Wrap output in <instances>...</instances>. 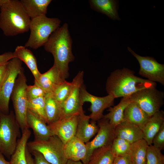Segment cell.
I'll return each instance as SVG.
<instances>
[{
    "instance_id": "cb8c5ba5",
    "label": "cell",
    "mask_w": 164,
    "mask_h": 164,
    "mask_svg": "<svg viewBox=\"0 0 164 164\" xmlns=\"http://www.w3.org/2000/svg\"><path fill=\"white\" fill-rule=\"evenodd\" d=\"M20 2L31 19L45 15L51 0H21Z\"/></svg>"
},
{
    "instance_id": "d4e9b609",
    "label": "cell",
    "mask_w": 164,
    "mask_h": 164,
    "mask_svg": "<svg viewBox=\"0 0 164 164\" xmlns=\"http://www.w3.org/2000/svg\"><path fill=\"white\" fill-rule=\"evenodd\" d=\"M131 102L129 96L122 97L117 105L109 108V113L104 115L103 118L108 119L110 123L115 127L124 121V111Z\"/></svg>"
},
{
    "instance_id": "9c48e42d",
    "label": "cell",
    "mask_w": 164,
    "mask_h": 164,
    "mask_svg": "<svg viewBox=\"0 0 164 164\" xmlns=\"http://www.w3.org/2000/svg\"><path fill=\"white\" fill-rule=\"evenodd\" d=\"M129 97L150 117L160 111L164 104V93L156 87L140 90Z\"/></svg>"
},
{
    "instance_id": "30bf717a",
    "label": "cell",
    "mask_w": 164,
    "mask_h": 164,
    "mask_svg": "<svg viewBox=\"0 0 164 164\" xmlns=\"http://www.w3.org/2000/svg\"><path fill=\"white\" fill-rule=\"evenodd\" d=\"M98 121L99 129L96 135L92 141L85 143L87 152L84 164H87L95 150L111 145L116 138L115 127L110 123L108 119L103 118Z\"/></svg>"
},
{
    "instance_id": "44dd1931",
    "label": "cell",
    "mask_w": 164,
    "mask_h": 164,
    "mask_svg": "<svg viewBox=\"0 0 164 164\" xmlns=\"http://www.w3.org/2000/svg\"><path fill=\"white\" fill-rule=\"evenodd\" d=\"M150 117L133 101L129 104L124 113V121L136 125L141 129Z\"/></svg>"
},
{
    "instance_id": "7c38bea8",
    "label": "cell",
    "mask_w": 164,
    "mask_h": 164,
    "mask_svg": "<svg viewBox=\"0 0 164 164\" xmlns=\"http://www.w3.org/2000/svg\"><path fill=\"white\" fill-rule=\"evenodd\" d=\"M80 99L82 105L86 102L91 103L90 110L91 113L89 115L91 120L96 121L103 118L104 110L114 104L115 98L110 94L102 97L94 95L87 91L83 84L80 89Z\"/></svg>"
},
{
    "instance_id": "4fadbf2b",
    "label": "cell",
    "mask_w": 164,
    "mask_h": 164,
    "mask_svg": "<svg viewBox=\"0 0 164 164\" xmlns=\"http://www.w3.org/2000/svg\"><path fill=\"white\" fill-rule=\"evenodd\" d=\"M84 72L80 71L73 79V86L67 98L61 106L60 118L74 115L84 111L80 99V91L83 84Z\"/></svg>"
},
{
    "instance_id": "7a4b0ae2",
    "label": "cell",
    "mask_w": 164,
    "mask_h": 164,
    "mask_svg": "<svg viewBox=\"0 0 164 164\" xmlns=\"http://www.w3.org/2000/svg\"><path fill=\"white\" fill-rule=\"evenodd\" d=\"M156 84L135 75V72L124 67L112 72L107 79L106 89L108 94L115 98L129 96L140 90L156 87Z\"/></svg>"
},
{
    "instance_id": "6da1fadb",
    "label": "cell",
    "mask_w": 164,
    "mask_h": 164,
    "mask_svg": "<svg viewBox=\"0 0 164 164\" xmlns=\"http://www.w3.org/2000/svg\"><path fill=\"white\" fill-rule=\"evenodd\" d=\"M72 45L68 25L65 23L52 33L43 46L45 50L53 55V65L65 79L68 75L69 64L74 60Z\"/></svg>"
},
{
    "instance_id": "1f68e13d",
    "label": "cell",
    "mask_w": 164,
    "mask_h": 164,
    "mask_svg": "<svg viewBox=\"0 0 164 164\" xmlns=\"http://www.w3.org/2000/svg\"><path fill=\"white\" fill-rule=\"evenodd\" d=\"M131 144L125 139L115 138L111 145V149L115 157L121 156L130 152Z\"/></svg>"
},
{
    "instance_id": "52a82bcc",
    "label": "cell",
    "mask_w": 164,
    "mask_h": 164,
    "mask_svg": "<svg viewBox=\"0 0 164 164\" xmlns=\"http://www.w3.org/2000/svg\"><path fill=\"white\" fill-rule=\"evenodd\" d=\"M27 86L23 70L17 77L10 97L13 103L15 119L22 133L29 129L27 122L28 108L26 90Z\"/></svg>"
},
{
    "instance_id": "b9f144b4",
    "label": "cell",
    "mask_w": 164,
    "mask_h": 164,
    "mask_svg": "<svg viewBox=\"0 0 164 164\" xmlns=\"http://www.w3.org/2000/svg\"><path fill=\"white\" fill-rule=\"evenodd\" d=\"M66 164H84L81 161H73L68 160Z\"/></svg>"
},
{
    "instance_id": "74e56055",
    "label": "cell",
    "mask_w": 164,
    "mask_h": 164,
    "mask_svg": "<svg viewBox=\"0 0 164 164\" xmlns=\"http://www.w3.org/2000/svg\"><path fill=\"white\" fill-rule=\"evenodd\" d=\"M15 57L13 53L12 52H5L0 55V65L8 62L12 59Z\"/></svg>"
},
{
    "instance_id": "484cf974",
    "label": "cell",
    "mask_w": 164,
    "mask_h": 164,
    "mask_svg": "<svg viewBox=\"0 0 164 164\" xmlns=\"http://www.w3.org/2000/svg\"><path fill=\"white\" fill-rule=\"evenodd\" d=\"M31 135V132L27 129L22 133L21 137L18 140L15 152L10 158L11 164H27L26 158L27 144Z\"/></svg>"
},
{
    "instance_id": "ac0fdd59",
    "label": "cell",
    "mask_w": 164,
    "mask_h": 164,
    "mask_svg": "<svg viewBox=\"0 0 164 164\" xmlns=\"http://www.w3.org/2000/svg\"><path fill=\"white\" fill-rule=\"evenodd\" d=\"M27 122L29 128H31L33 131L35 140H46L53 135L46 122L28 109L27 113Z\"/></svg>"
},
{
    "instance_id": "8d00e7d4",
    "label": "cell",
    "mask_w": 164,
    "mask_h": 164,
    "mask_svg": "<svg viewBox=\"0 0 164 164\" xmlns=\"http://www.w3.org/2000/svg\"><path fill=\"white\" fill-rule=\"evenodd\" d=\"M34 156V164H51L46 161L42 155L36 151H31Z\"/></svg>"
},
{
    "instance_id": "5bb4252c",
    "label": "cell",
    "mask_w": 164,
    "mask_h": 164,
    "mask_svg": "<svg viewBox=\"0 0 164 164\" xmlns=\"http://www.w3.org/2000/svg\"><path fill=\"white\" fill-rule=\"evenodd\" d=\"M78 115L61 118L48 125L53 135L57 136L63 145L75 136Z\"/></svg>"
},
{
    "instance_id": "603a6c76",
    "label": "cell",
    "mask_w": 164,
    "mask_h": 164,
    "mask_svg": "<svg viewBox=\"0 0 164 164\" xmlns=\"http://www.w3.org/2000/svg\"><path fill=\"white\" fill-rule=\"evenodd\" d=\"M15 57L24 62L29 68L37 80L41 73L39 71L36 58L32 53L25 46H19L13 52Z\"/></svg>"
},
{
    "instance_id": "60d3db41",
    "label": "cell",
    "mask_w": 164,
    "mask_h": 164,
    "mask_svg": "<svg viewBox=\"0 0 164 164\" xmlns=\"http://www.w3.org/2000/svg\"><path fill=\"white\" fill-rule=\"evenodd\" d=\"M0 164H11L10 162L6 161L4 155L0 152Z\"/></svg>"
},
{
    "instance_id": "f35d334b",
    "label": "cell",
    "mask_w": 164,
    "mask_h": 164,
    "mask_svg": "<svg viewBox=\"0 0 164 164\" xmlns=\"http://www.w3.org/2000/svg\"><path fill=\"white\" fill-rule=\"evenodd\" d=\"M8 62L0 65V87L6 75Z\"/></svg>"
},
{
    "instance_id": "836d02e7",
    "label": "cell",
    "mask_w": 164,
    "mask_h": 164,
    "mask_svg": "<svg viewBox=\"0 0 164 164\" xmlns=\"http://www.w3.org/2000/svg\"><path fill=\"white\" fill-rule=\"evenodd\" d=\"M26 94L27 100H29L45 97L46 93L40 87L34 84L32 85H27Z\"/></svg>"
},
{
    "instance_id": "d590c367",
    "label": "cell",
    "mask_w": 164,
    "mask_h": 164,
    "mask_svg": "<svg viewBox=\"0 0 164 164\" xmlns=\"http://www.w3.org/2000/svg\"><path fill=\"white\" fill-rule=\"evenodd\" d=\"M113 164H135L130 153L125 155L116 156Z\"/></svg>"
},
{
    "instance_id": "83f0119b",
    "label": "cell",
    "mask_w": 164,
    "mask_h": 164,
    "mask_svg": "<svg viewBox=\"0 0 164 164\" xmlns=\"http://www.w3.org/2000/svg\"><path fill=\"white\" fill-rule=\"evenodd\" d=\"M111 145L103 146L95 150L87 164H113L115 156Z\"/></svg>"
},
{
    "instance_id": "5b68a950",
    "label": "cell",
    "mask_w": 164,
    "mask_h": 164,
    "mask_svg": "<svg viewBox=\"0 0 164 164\" xmlns=\"http://www.w3.org/2000/svg\"><path fill=\"white\" fill-rule=\"evenodd\" d=\"M20 129L12 111L8 114L0 112V152L8 158L16 149L17 138L21 137Z\"/></svg>"
},
{
    "instance_id": "d6a6232c",
    "label": "cell",
    "mask_w": 164,
    "mask_h": 164,
    "mask_svg": "<svg viewBox=\"0 0 164 164\" xmlns=\"http://www.w3.org/2000/svg\"><path fill=\"white\" fill-rule=\"evenodd\" d=\"M146 164H164V155L161 150L152 145L148 146Z\"/></svg>"
},
{
    "instance_id": "ab89813d",
    "label": "cell",
    "mask_w": 164,
    "mask_h": 164,
    "mask_svg": "<svg viewBox=\"0 0 164 164\" xmlns=\"http://www.w3.org/2000/svg\"><path fill=\"white\" fill-rule=\"evenodd\" d=\"M26 155L27 164H34L33 158L27 147L26 149Z\"/></svg>"
},
{
    "instance_id": "7402d4cb",
    "label": "cell",
    "mask_w": 164,
    "mask_h": 164,
    "mask_svg": "<svg viewBox=\"0 0 164 164\" xmlns=\"http://www.w3.org/2000/svg\"><path fill=\"white\" fill-rule=\"evenodd\" d=\"M118 1L114 0H90V7L114 20H121L118 12Z\"/></svg>"
},
{
    "instance_id": "4dcf8cb0",
    "label": "cell",
    "mask_w": 164,
    "mask_h": 164,
    "mask_svg": "<svg viewBox=\"0 0 164 164\" xmlns=\"http://www.w3.org/2000/svg\"><path fill=\"white\" fill-rule=\"evenodd\" d=\"M27 107L28 109L36 114L47 124L45 109V97L27 100Z\"/></svg>"
},
{
    "instance_id": "8992f818",
    "label": "cell",
    "mask_w": 164,
    "mask_h": 164,
    "mask_svg": "<svg viewBox=\"0 0 164 164\" xmlns=\"http://www.w3.org/2000/svg\"><path fill=\"white\" fill-rule=\"evenodd\" d=\"M63 146L60 139L54 135L46 140L34 139L27 144L29 150L39 152L51 164H66L68 160L64 154Z\"/></svg>"
},
{
    "instance_id": "e575fe53",
    "label": "cell",
    "mask_w": 164,
    "mask_h": 164,
    "mask_svg": "<svg viewBox=\"0 0 164 164\" xmlns=\"http://www.w3.org/2000/svg\"><path fill=\"white\" fill-rule=\"evenodd\" d=\"M153 145L162 150L164 149V123L154 137L152 141Z\"/></svg>"
},
{
    "instance_id": "277c9868",
    "label": "cell",
    "mask_w": 164,
    "mask_h": 164,
    "mask_svg": "<svg viewBox=\"0 0 164 164\" xmlns=\"http://www.w3.org/2000/svg\"><path fill=\"white\" fill-rule=\"evenodd\" d=\"M60 23L59 19L48 18L46 15L31 19L30 34L25 46L34 49L43 46L52 33L60 26Z\"/></svg>"
},
{
    "instance_id": "ba28073f",
    "label": "cell",
    "mask_w": 164,
    "mask_h": 164,
    "mask_svg": "<svg viewBox=\"0 0 164 164\" xmlns=\"http://www.w3.org/2000/svg\"><path fill=\"white\" fill-rule=\"evenodd\" d=\"M22 63L19 59L14 57L7 63L6 73L0 87V112L9 113V102L16 79L23 70Z\"/></svg>"
},
{
    "instance_id": "4316f807",
    "label": "cell",
    "mask_w": 164,
    "mask_h": 164,
    "mask_svg": "<svg viewBox=\"0 0 164 164\" xmlns=\"http://www.w3.org/2000/svg\"><path fill=\"white\" fill-rule=\"evenodd\" d=\"M45 99V112L48 125L60 119L61 108L52 93H46Z\"/></svg>"
},
{
    "instance_id": "ffe728a7",
    "label": "cell",
    "mask_w": 164,
    "mask_h": 164,
    "mask_svg": "<svg viewBox=\"0 0 164 164\" xmlns=\"http://www.w3.org/2000/svg\"><path fill=\"white\" fill-rule=\"evenodd\" d=\"M164 123V112L160 110L151 116L141 129L143 139L148 145H152L153 139Z\"/></svg>"
},
{
    "instance_id": "f1b7e54d",
    "label": "cell",
    "mask_w": 164,
    "mask_h": 164,
    "mask_svg": "<svg viewBox=\"0 0 164 164\" xmlns=\"http://www.w3.org/2000/svg\"><path fill=\"white\" fill-rule=\"evenodd\" d=\"M148 146L144 139L131 144L130 153L135 164H146Z\"/></svg>"
},
{
    "instance_id": "f546056e",
    "label": "cell",
    "mask_w": 164,
    "mask_h": 164,
    "mask_svg": "<svg viewBox=\"0 0 164 164\" xmlns=\"http://www.w3.org/2000/svg\"><path fill=\"white\" fill-rule=\"evenodd\" d=\"M73 86L72 82L66 80L59 84L51 92L60 106L63 104L69 95Z\"/></svg>"
},
{
    "instance_id": "8fae6325",
    "label": "cell",
    "mask_w": 164,
    "mask_h": 164,
    "mask_svg": "<svg viewBox=\"0 0 164 164\" xmlns=\"http://www.w3.org/2000/svg\"><path fill=\"white\" fill-rule=\"evenodd\" d=\"M128 50L137 60L140 65L139 74L152 82L164 85V64L159 63L153 57L140 56L128 47Z\"/></svg>"
},
{
    "instance_id": "9a60e30c",
    "label": "cell",
    "mask_w": 164,
    "mask_h": 164,
    "mask_svg": "<svg viewBox=\"0 0 164 164\" xmlns=\"http://www.w3.org/2000/svg\"><path fill=\"white\" fill-rule=\"evenodd\" d=\"M65 80L56 67L54 65L48 70L41 73L34 84H37L46 93L52 92L59 84Z\"/></svg>"
},
{
    "instance_id": "3957f363",
    "label": "cell",
    "mask_w": 164,
    "mask_h": 164,
    "mask_svg": "<svg viewBox=\"0 0 164 164\" xmlns=\"http://www.w3.org/2000/svg\"><path fill=\"white\" fill-rule=\"evenodd\" d=\"M30 21L20 1L8 0L0 8V29L6 36L27 32Z\"/></svg>"
},
{
    "instance_id": "7bdbcfd3",
    "label": "cell",
    "mask_w": 164,
    "mask_h": 164,
    "mask_svg": "<svg viewBox=\"0 0 164 164\" xmlns=\"http://www.w3.org/2000/svg\"><path fill=\"white\" fill-rule=\"evenodd\" d=\"M8 0H0V8L5 4Z\"/></svg>"
},
{
    "instance_id": "2e32d148",
    "label": "cell",
    "mask_w": 164,
    "mask_h": 164,
    "mask_svg": "<svg viewBox=\"0 0 164 164\" xmlns=\"http://www.w3.org/2000/svg\"><path fill=\"white\" fill-rule=\"evenodd\" d=\"M89 115L84 114V111L78 116V122L75 136L85 143L90 140L98 131L99 127L96 121L91 120Z\"/></svg>"
},
{
    "instance_id": "d6986e66",
    "label": "cell",
    "mask_w": 164,
    "mask_h": 164,
    "mask_svg": "<svg viewBox=\"0 0 164 164\" xmlns=\"http://www.w3.org/2000/svg\"><path fill=\"white\" fill-rule=\"evenodd\" d=\"M116 138L125 139L131 144L143 139L140 128L136 125L124 121L115 128Z\"/></svg>"
},
{
    "instance_id": "e0dca14e",
    "label": "cell",
    "mask_w": 164,
    "mask_h": 164,
    "mask_svg": "<svg viewBox=\"0 0 164 164\" xmlns=\"http://www.w3.org/2000/svg\"><path fill=\"white\" fill-rule=\"evenodd\" d=\"M65 157L67 160L80 161L84 164L87 155L85 143L74 136L63 146Z\"/></svg>"
}]
</instances>
